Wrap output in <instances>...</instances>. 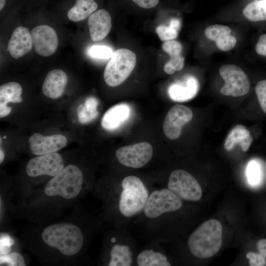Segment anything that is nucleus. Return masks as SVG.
Listing matches in <instances>:
<instances>
[{"label":"nucleus","instance_id":"10","mask_svg":"<svg viewBox=\"0 0 266 266\" xmlns=\"http://www.w3.org/2000/svg\"><path fill=\"white\" fill-rule=\"evenodd\" d=\"M64 168L62 156L57 153L37 156L31 159L27 165L26 171L32 177L43 175L55 176Z\"/></svg>","mask_w":266,"mask_h":266},{"label":"nucleus","instance_id":"12","mask_svg":"<svg viewBox=\"0 0 266 266\" xmlns=\"http://www.w3.org/2000/svg\"><path fill=\"white\" fill-rule=\"evenodd\" d=\"M33 44L36 53L43 57L54 54L58 46V38L50 26L42 25L34 28L31 32Z\"/></svg>","mask_w":266,"mask_h":266},{"label":"nucleus","instance_id":"37","mask_svg":"<svg viewBox=\"0 0 266 266\" xmlns=\"http://www.w3.org/2000/svg\"><path fill=\"white\" fill-rule=\"evenodd\" d=\"M255 50L258 54L266 57V33L260 36L256 45Z\"/></svg>","mask_w":266,"mask_h":266},{"label":"nucleus","instance_id":"9","mask_svg":"<svg viewBox=\"0 0 266 266\" xmlns=\"http://www.w3.org/2000/svg\"><path fill=\"white\" fill-rule=\"evenodd\" d=\"M116 156L118 161L125 166L140 168L152 159L153 148L148 142H139L119 148L116 151Z\"/></svg>","mask_w":266,"mask_h":266},{"label":"nucleus","instance_id":"19","mask_svg":"<svg viewBox=\"0 0 266 266\" xmlns=\"http://www.w3.org/2000/svg\"><path fill=\"white\" fill-rule=\"evenodd\" d=\"M131 112L129 105L120 103L110 108L101 119V126L108 131H113L119 127L129 118Z\"/></svg>","mask_w":266,"mask_h":266},{"label":"nucleus","instance_id":"17","mask_svg":"<svg viewBox=\"0 0 266 266\" xmlns=\"http://www.w3.org/2000/svg\"><path fill=\"white\" fill-rule=\"evenodd\" d=\"M198 89L199 83L197 79L193 76L188 75L183 81L171 84L168 88V94L173 100L183 102L195 97Z\"/></svg>","mask_w":266,"mask_h":266},{"label":"nucleus","instance_id":"7","mask_svg":"<svg viewBox=\"0 0 266 266\" xmlns=\"http://www.w3.org/2000/svg\"><path fill=\"white\" fill-rule=\"evenodd\" d=\"M167 188L187 201H198L202 197V189L197 180L183 169H176L170 173Z\"/></svg>","mask_w":266,"mask_h":266},{"label":"nucleus","instance_id":"13","mask_svg":"<svg viewBox=\"0 0 266 266\" xmlns=\"http://www.w3.org/2000/svg\"><path fill=\"white\" fill-rule=\"evenodd\" d=\"M30 149L35 155L54 153L66 146L67 139L62 134L44 136L39 133L33 134L29 138Z\"/></svg>","mask_w":266,"mask_h":266},{"label":"nucleus","instance_id":"32","mask_svg":"<svg viewBox=\"0 0 266 266\" xmlns=\"http://www.w3.org/2000/svg\"><path fill=\"white\" fill-rule=\"evenodd\" d=\"M156 32L160 39L163 41L171 40L178 35V31L170 26H159L156 28Z\"/></svg>","mask_w":266,"mask_h":266},{"label":"nucleus","instance_id":"11","mask_svg":"<svg viewBox=\"0 0 266 266\" xmlns=\"http://www.w3.org/2000/svg\"><path fill=\"white\" fill-rule=\"evenodd\" d=\"M191 109L183 105L176 104L168 111L164 122L163 130L170 139H176L181 134L183 127L192 119Z\"/></svg>","mask_w":266,"mask_h":266},{"label":"nucleus","instance_id":"24","mask_svg":"<svg viewBox=\"0 0 266 266\" xmlns=\"http://www.w3.org/2000/svg\"><path fill=\"white\" fill-rule=\"evenodd\" d=\"M98 100L95 97L87 98L84 103L79 105L77 114L79 122L81 124H87L95 119L99 114L97 110Z\"/></svg>","mask_w":266,"mask_h":266},{"label":"nucleus","instance_id":"16","mask_svg":"<svg viewBox=\"0 0 266 266\" xmlns=\"http://www.w3.org/2000/svg\"><path fill=\"white\" fill-rule=\"evenodd\" d=\"M67 82L66 73L60 69L49 71L42 85V91L46 97L56 99L63 94Z\"/></svg>","mask_w":266,"mask_h":266},{"label":"nucleus","instance_id":"3","mask_svg":"<svg viewBox=\"0 0 266 266\" xmlns=\"http://www.w3.org/2000/svg\"><path fill=\"white\" fill-rule=\"evenodd\" d=\"M119 197L118 208L126 218L133 217L143 211L150 193L138 177L129 175L122 180Z\"/></svg>","mask_w":266,"mask_h":266},{"label":"nucleus","instance_id":"4","mask_svg":"<svg viewBox=\"0 0 266 266\" xmlns=\"http://www.w3.org/2000/svg\"><path fill=\"white\" fill-rule=\"evenodd\" d=\"M83 181L81 170L76 166L70 165L46 184L44 192L48 196H60L65 199H71L81 192Z\"/></svg>","mask_w":266,"mask_h":266},{"label":"nucleus","instance_id":"33","mask_svg":"<svg viewBox=\"0 0 266 266\" xmlns=\"http://www.w3.org/2000/svg\"><path fill=\"white\" fill-rule=\"evenodd\" d=\"M162 48L169 54L170 57L180 55L182 51L181 44L178 41L173 40L166 41L163 43Z\"/></svg>","mask_w":266,"mask_h":266},{"label":"nucleus","instance_id":"14","mask_svg":"<svg viewBox=\"0 0 266 266\" xmlns=\"http://www.w3.org/2000/svg\"><path fill=\"white\" fill-rule=\"evenodd\" d=\"M88 24L92 40L100 41L109 33L112 26L111 18L107 11L100 9L89 17Z\"/></svg>","mask_w":266,"mask_h":266},{"label":"nucleus","instance_id":"30","mask_svg":"<svg viewBox=\"0 0 266 266\" xmlns=\"http://www.w3.org/2000/svg\"><path fill=\"white\" fill-rule=\"evenodd\" d=\"M246 174L249 183L252 185L259 183L261 177L260 166L255 161L250 162L247 167Z\"/></svg>","mask_w":266,"mask_h":266},{"label":"nucleus","instance_id":"5","mask_svg":"<svg viewBox=\"0 0 266 266\" xmlns=\"http://www.w3.org/2000/svg\"><path fill=\"white\" fill-rule=\"evenodd\" d=\"M136 61V55L132 51L125 48L115 51L104 71L105 83L110 87L122 84L133 70Z\"/></svg>","mask_w":266,"mask_h":266},{"label":"nucleus","instance_id":"15","mask_svg":"<svg viewBox=\"0 0 266 266\" xmlns=\"http://www.w3.org/2000/svg\"><path fill=\"white\" fill-rule=\"evenodd\" d=\"M33 46L28 29L20 26L14 30L9 41L7 51L13 58L18 59L31 51Z\"/></svg>","mask_w":266,"mask_h":266},{"label":"nucleus","instance_id":"41","mask_svg":"<svg viewBox=\"0 0 266 266\" xmlns=\"http://www.w3.org/2000/svg\"><path fill=\"white\" fill-rule=\"evenodd\" d=\"M6 0H0V11H1L5 5Z\"/></svg>","mask_w":266,"mask_h":266},{"label":"nucleus","instance_id":"23","mask_svg":"<svg viewBox=\"0 0 266 266\" xmlns=\"http://www.w3.org/2000/svg\"><path fill=\"white\" fill-rule=\"evenodd\" d=\"M138 266H170L167 257L160 252L153 249H145L136 257Z\"/></svg>","mask_w":266,"mask_h":266},{"label":"nucleus","instance_id":"28","mask_svg":"<svg viewBox=\"0 0 266 266\" xmlns=\"http://www.w3.org/2000/svg\"><path fill=\"white\" fill-rule=\"evenodd\" d=\"M184 65V58L181 55L170 57L169 61L165 64L164 69L168 74H173L176 71L181 70Z\"/></svg>","mask_w":266,"mask_h":266},{"label":"nucleus","instance_id":"22","mask_svg":"<svg viewBox=\"0 0 266 266\" xmlns=\"http://www.w3.org/2000/svg\"><path fill=\"white\" fill-rule=\"evenodd\" d=\"M98 8L95 0H76L67 12V17L73 22H79L89 17Z\"/></svg>","mask_w":266,"mask_h":266},{"label":"nucleus","instance_id":"26","mask_svg":"<svg viewBox=\"0 0 266 266\" xmlns=\"http://www.w3.org/2000/svg\"><path fill=\"white\" fill-rule=\"evenodd\" d=\"M231 32L228 26L215 24L207 27L204 30V34L208 39L215 41L225 35L231 34Z\"/></svg>","mask_w":266,"mask_h":266},{"label":"nucleus","instance_id":"2","mask_svg":"<svg viewBox=\"0 0 266 266\" xmlns=\"http://www.w3.org/2000/svg\"><path fill=\"white\" fill-rule=\"evenodd\" d=\"M41 238L47 245L66 256L77 254L84 243L82 231L77 226L66 223L53 224L42 231Z\"/></svg>","mask_w":266,"mask_h":266},{"label":"nucleus","instance_id":"42","mask_svg":"<svg viewBox=\"0 0 266 266\" xmlns=\"http://www.w3.org/2000/svg\"><path fill=\"white\" fill-rule=\"evenodd\" d=\"M4 158V154L1 149H0V163H1Z\"/></svg>","mask_w":266,"mask_h":266},{"label":"nucleus","instance_id":"20","mask_svg":"<svg viewBox=\"0 0 266 266\" xmlns=\"http://www.w3.org/2000/svg\"><path fill=\"white\" fill-rule=\"evenodd\" d=\"M253 140L249 131L243 125L234 126L228 134L224 143V147L227 151H231L238 144L243 152H246Z\"/></svg>","mask_w":266,"mask_h":266},{"label":"nucleus","instance_id":"18","mask_svg":"<svg viewBox=\"0 0 266 266\" xmlns=\"http://www.w3.org/2000/svg\"><path fill=\"white\" fill-rule=\"evenodd\" d=\"M22 88L15 82L6 83L0 86V117L10 114L11 107L7 106L8 102L20 103L22 101Z\"/></svg>","mask_w":266,"mask_h":266},{"label":"nucleus","instance_id":"6","mask_svg":"<svg viewBox=\"0 0 266 266\" xmlns=\"http://www.w3.org/2000/svg\"><path fill=\"white\" fill-rule=\"evenodd\" d=\"M183 205L182 199L168 188L153 191L143 210L150 219L157 218L166 213L177 211Z\"/></svg>","mask_w":266,"mask_h":266},{"label":"nucleus","instance_id":"27","mask_svg":"<svg viewBox=\"0 0 266 266\" xmlns=\"http://www.w3.org/2000/svg\"><path fill=\"white\" fill-rule=\"evenodd\" d=\"M0 265L3 264L10 266H25V260L19 253L13 252L0 257Z\"/></svg>","mask_w":266,"mask_h":266},{"label":"nucleus","instance_id":"1","mask_svg":"<svg viewBox=\"0 0 266 266\" xmlns=\"http://www.w3.org/2000/svg\"><path fill=\"white\" fill-rule=\"evenodd\" d=\"M222 233V226L218 220L211 219L204 222L188 238L190 252L200 259L213 256L221 247Z\"/></svg>","mask_w":266,"mask_h":266},{"label":"nucleus","instance_id":"36","mask_svg":"<svg viewBox=\"0 0 266 266\" xmlns=\"http://www.w3.org/2000/svg\"><path fill=\"white\" fill-rule=\"evenodd\" d=\"M246 256L249 259V265L250 266H266V258L259 253L249 252L246 254Z\"/></svg>","mask_w":266,"mask_h":266},{"label":"nucleus","instance_id":"39","mask_svg":"<svg viewBox=\"0 0 266 266\" xmlns=\"http://www.w3.org/2000/svg\"><path fill=\"white\" fill-rule=\"evenodd\" d=\"M257 248L259 253L266 258V239H260L257 243Z\"/></svg>","mask_w":266,"mask_h":266},{"label":"nucleus","instance_id":"21","mask_svg":"<svg viewBox=\"0 0 266 266\" xmlns=\"http://www.w3.org/2000/svg\"><path fill=\"white\" fill-rule=\"evenodd\" d=\"M133 252L129 245L123 243H116L111 248L108 266H132L133 262Z\"/></svg>","mask_w":266,"mask_h":266},{"label":"nucleus","instance_id":"35","mask_svg":"<svg viewBox=\"0 0 266 266\" xmlns=\"http://www.w3.org/2000/svg\"><path fill=\"white\" fill-rule=\"evenodd\" d=\"M14 240L7 234L1 233L0 238V256L10 253Z\"/></svg>","mask_w":266,"mask_h":266},{"label":"nucleus","instance_id":"40","mask_svg":"<svg viewBox=\"0 0 266 266\" xmlns=\"http://www.w3.org/2000/svg\"><path fill=\"white\" fill-rule=\"evenodd\" d=\"M169 26L178 31L180 28V21L177 19H172L169 23Z\"/></svg>","mask_w":266,"mask_h":266},{"label":"nucleus","instance_id":"34","mask_svg":"<svg viewBox=\"0 0 266 266\" xmlns=\"http://www.w3.org/2000/svg\"><path fill=\"white\" fill-rule=\"evenodd\" d=\"M255 92L261 107L266 113V80H261L257 83Z\"/></svg>","mask_w":266,"mask_h":266},{"label":"nucleus","instance_id":"31","mask_svg":"<svg viewBox=\"0 0 266 266\" xmlns=\"http://www.w3.org/2000/svg\"><path fill=\"white\" fill-rule=\"evenodd\" d=\"M215 42L217 47L219 50L223 51H228L235 46L237 40L234 36L229 34L217 39Z\"/></svg>","mask_w":266,"mask_h":266},{"label":"nucleus","instance_id":"25","mask_svg":"<svg viewBox=\"0 0 266 266\" xmlns=\"http://www.w3.org/2000/svg\"><path fill=\"white\" fill-rule=\"evenodd\" d=\"M244 16L252 22L266 20V0H257L248 4L243 10Z\"/></svg>","mask_w":266,"mask_h":266},{"label":"nucleus","instance_id":"8","mask_svg":"<svg viewBox=\"0 0 266 266\" xmlns=\"http://www.w3.org/2000/svg\"><path fill=\"white\" fill-rule=\"evenodd\" d=\"M219 73L225 82L220 89V93L223 95L238 97L249 92L250 88L249 80L240 67L234 65H224L220 67Z\"/></svg>","mask_w":266,"mask_h":266},{"label":"nucleus","instance_id":"29","mask_svg":"<svg viewBox=\"0 0 266 266\" xmlns=\"http://www.w3.org/2000/svg\"><path fill=\"white\" fill-rule=\"evenodd\" d=\"M113 50L105 45H95L89 50V55L93 58L98 59L111 58L113 54Z\"/></svg>","mask_w":266,"mask_h":266},{"label":"nucleus","instance_id":"38","mask_svg":"<svg viewBox=\"0 0 266 266\" xmlns=\"http://www.w3.org/2000/svg\"><path fill=\"white\" fill-rule=\"evenodd\" d=\"M135 4L144 8H151L156 6L159 0H132Z\"/></svg>","mask_w":266,"mask_h":266}]
</instances>
